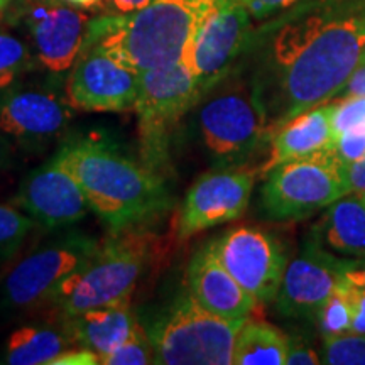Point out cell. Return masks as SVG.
<instances>
[{"instance_id": "25", "label": "cell", "mask_w": 365, "mask_h": 365, "mask_svg": "<svg viewBox=\"0 0 365 365\" xmlns=\"http://www.w3.org/2000/svg\"><path fill=\"white\" fill-rule=\"evenodd\" d=\"M34 220L9 205H0V261L11 259L33 230Z\"/></svg>"}, {"instance_id": "22", "label": "cell", "mask_w": 365, "mask_h": 365, "mask_svg": "<svg viewBox=\"0 0 365 365\" xmlns=\"http://www.w3.org/2000/svg\"><path fill=\"white\" fill-rule=\"evenodd\" d=\"M71 335L51 327H22L9 336L4 362L9 365H49L70 349Z\"/></svg>"}, {"instance_id": "11", "label": "cell", "mask_w": 365, "mask_h": 365, "mask_svg": "<svg viewBox=\"0 0 365 365\" xmlns=\"http://www.w3.org/2000/svg\"><path fill=\"white\" fill-rule=\"evenodd\" d=\"M223 267L259 303L276 299L287 266L286 250L276 237L257 227H235L212 240Z\"/></svg>"}, {"instance_id": "21", "label": "cell", "mask_w": 365, "mask_h": 365, "mask_svg": "<svg viewBox=\"0 0 365 365\" xmlns=\"http://www.w3.org/2000/svg\"><path fill=\"white\" fill-rule=\"evenodd\" d=\"M139 323L130 309V301L95 308L70 317L73 341L91 350L98 359L112 354L137 330Z\"/></svg>"}, {"instance_id": "4", "label": "cell", "mask_w": 365, "mask_h": 365, "mask_svg": "<svg viewBox=\"0 0 365 365\" xmlns=\"http://www.w3.org/2000/svg\"><path fill=\"white\" fill-rule=\"evenodd\" d=\"M196 124L203 149L213 163L242 164L271 137V120L257 80L227 81L200 100Z\"/></svg>"}, {"instance_id": "20", "label": "cell", "mask_w": 365, "mask_h": 365, "mask_svg": "<svg viewBox=\"0 0 365 365\" xmlns=\"http://www.w3.org/2000/svg\"><path fill=\"white\" fill-rule=\"evenodd\" d=\"M312 237L340 257H365V200L346 193L333 202L314 225Z\"/></svg>"}, {"instance_id": "28", "label": "cell", "mask_w": 365, "mask_h": 365, "mask_svg": "<svg viewBox=\"0 0 365 365\" xmlns=\"http://www.w3.org/2000/svg\"><path fill=\"white\" fill-rule=\"evenodd\" d=\"M100 364L105 365H148L154 364V352L150 345L148 331L140 325L137 330L112 354L100 359Z\"/></svg>"}, {"instance_id": "38", "label": "cell", "mask_w": 365, "mask_h": 365, "mask_svg": "<svg viewBox=\"0 0 365 365\" xmlns=\"http://www.w3.org/2000/svg\"><path fill=\"white\" fill-rule=\"evenodd\" d=\"M108 2H110L113 9H117L120 14H127V12L139 11V9L149 6L150 2H154V0H108Z\"/></svg>"}, {"instance_id": "35", "label": "cell", "mask_w": 365, "mask_h": 365, "mask_svg": "<svg viewBox=\"0 0 365 365\" xmlns=\"http://www.w3.org/2000/svg\"><path fill=\"white\" fill-rule=\"evenodd\" d=\"M100 364V359L97 354L91 350L81 349V350H65L59 354L56 359L49 365H97Z\"/></svg>"}, {"instance_id": "29", "label": "cell", "mask_w": 365, "mask_h": 365, "mask_svg": "<svg viewBox=\"0 0 365 365\" xmlns=\"http://www.w3.org/2000/svg\"><path fill=\"white\" fill-rule=\"evenodd\" d=\"M355 125H365V97H340L331 102L333 139Z\"/></svg>"}, {"instance_id": "17", "label": "cell", "mask_w": 365, "mask_h": 365, "mask_svg": "<svg viewBox=\"0 0 365 365\" xmlns=\"http://www.w3.org/2000/svg\"><path fill=\"white\" fill-rule=\"evenodd\" d=\"M188 291L205 309L228 322H247L259 301L223 267L212 242L203 245L188 264Z\"/></svg>"}, {"instance_id": "8", "label": "cell", "mask_w": 365, "mask_h": 365, "mask_svg": "<svg viewBox=\"0 0 365 365\" xmlns=\"http://www.w3.org/2000/svg\"><path fill=\"white\" fill-rule=\"evenodd\" d=\"M349 191L345 164L331 149L279 164L266 175L262 212L274 220H301L330 207Z\"/></svg>"}, {"instance_id": "27", "label": "cell", "mask_w": 365, "mask_h": 365, "mask_svg": "<svg viewBox=\"0 0 365 365\" xmlns=\"http://www.w3.org/2000/svg\"><path fill=\"white\" fill-rule=\"evenodd\" d=\"M322 364L328 365H365V333L323 339Z\"/></svg>"}, {"instance_id": "15", "label": "cell", "mask_w": 365, "mask_h": 365, "mask_svg": "<svg viewBox=\"0 0 365 365\" xmlns=\"http://www.w3.org/2000/svg\"><path fill=\"white\" fill-rule=\"evenodd\" d=\"M73 107L54 91L7 90L0 95V132L26 149H41L58 139L71 120Z\"/></svg>"}, {"instance_id": "16", "label": "cell", "mask_w": 365, "mask_h": 365, "mask_svg": "<svg viewBox=\"0 0 365 365\" xmlns=\"http://www.w3.org/2000/svg\"><path fill=\"white\" fill-rule=\"evenodd\" d=\"M16 203L48 230L70 227L90 210L83 190L56 156L26 176Z\"/></svg>"}, {"instance_id": "5", "label": "cell", "mask_w": 365, "mask_h": 365, "mask_svg": "<svg viewBox=\"0 0 365 365\" xmlns=\"http://www.w3.org/2000/svg\"><path fill=\"white\" fill-rule=\"evenodd\" d=\"M149 254V239L143 232H115L95 254L56 286L49 298L66 317L88 309L130 301Z\"/></svg>"}, {"instance_id": "42", "label": "cell", "mask_w": 365, "mask_h": 365, "mask_svg": "<svg viewBox=\"0 0 365 365\" xmlns=\"http://www.w3.org/2000/svg\"><path fill=\"white\" fill-rule=\"evenodd\" d=\"M33 2H36V4H48V2H51V0H33Z\"/></svg>"}, {"instance_id": "10", "label": "cell", "mask_w": 365, "mask_h": 365, "mask_svg": "<svg viewBox=\"0 0 365 365\" xmlns=\"http://www.w3.org/2000/svg\"><path fill=\"white\" fill-rule=\"evenodd\" d=\"M250 19L249 11L239 0L213 2L182 58L198 78L203 93L227 78L249 41Z\"/></svg>"}, {"instance_id": "1", "label": "cell", "mask_w": 365, "mask_h": 365, "mask_svg": "<svg viewBox=\"0 0 365 365\" xmlns=\"http://www.w3.org/2000/svg\"><path fill=\"white\" fill-rule=\"evenodd\" d=\"M365 0H313L277 22L257 76L271 134L299 113L330 103L362 65Z\"/></svg>"}, {"instance_id": "32", "label": "cell", "mask_w": 365, "mask_h": 365, "mask_svg": "<svg viewBox=\"0 0 365 365\" xmlns=\"http://www.w3.org/2000/svg\"><path fill=\"white\" fill-rule=\"evenodd\" d=\"M247 9L250 17L254 19H264L274 12L284 11L287 7H293L299 0H239Z\"/></svg>"}, {"instance_id": "2", "label": "cell", "mask_w": 365, "mask_h": 365, "mask_svg": "<svg viewBox=\"0 0 365 365\" xmlns=\"http://www.w3.org/2000/svg\"><path fill=\"white\" fill-rule=\"evenodd\" d=\"M83 190L90 210L112 232L135 228L163 215L171 205L161 175L122 154L100 137H81L56 153Z\"/></svg>"}, {"instance_id": "6", "label": "cell", "mask_w": 365, "mask_h": 365, "mask_svg": "<svg viewBox=\"0 0 365 365\" xmlns=\"http://www.w3.org/2000/svg\"><path fill=\"white\" fill-rule=\"evenodd\" d=\"M244 323L210 313L188 291L164 308L148 328L154 364H234L235 339Z\"/></svg>"}, {"instance_id": "30", "label": "cell", "mask_w": 365, "mask_h": 365, "mask_svg": "<svg viewBox=\"0 0 365 365\" xmlns=\"http://www.w3.org/2000/svg\"><path fill=\"white\" fill-rule=\"evenodd\" d=\"M331 150L345 166L365 156V125H355L333 139Z\"/></svg>"}, {"instance_id": "43", "label": "cell", "mask_w": 365, "mask_h": 365, "mask_svg": "<svg viewBox=\"0 0 365 365\" xmlns=\"http://www.w3.org/2000/svg\"><path fill=\"white\" fill-rule=\"evenodd\" d=\"M362 63H365V54H364V61Z\"/></svg>"}, {"instance_id": "37", "label": "cell", "mask_w": 365, "mask_h": 365, "mask_svg": "<svg viewBox=\"0 0 365 365\" xmlns=\"http://www.w3.org/2000/svg\"><path fill=\"white\" fill-rule=\"evenodd\" d=\"M344 277L349 281L357 282V284L365 286V257L346 259Z\"/></svg>"}, {"instance_id": "18", "label": "cell", "mask_w": 365, "mask_h": 365, "mask_svg": "<svg viewBox=\"0 0 365 365\" xmlns=\"http://www.w3.org/2000/svg\"><path fill=\"white\" fill-rule=\"evenodd\" d=\"M90 17L66 6L36 9L29 17L36 54L53 73H63L75 65L83 51Z\"/></svg>"}, {"instance_id": "7", "label": "cell", "mask_w": 365, "mask_h": 365, "mask_svg": "<svg viewBox=\"0 0 365 365\" xmlns=\"http://www.w3.org/2000/svg\"><path fill=\"white\" fill-rule=\"evenodd\" d=\"M203 95L198 78L185 59L171 66L139 73L134 110L140 156L149 170L163 175L170 164L173 134Z\"/></svg>"}, {"instance_id": "36", "label": "cell", "mask_w": 365, "mask_h": 365, "mask_svg": "<svg viewBox=\"0 0 365 365\" xmlns=\"http://www.w3.org/2000/svg\"><path fill=\"white\" fill-rule=\"evenodd\" d=\"M339 97H365V63H362L350 76Z\"/></svg>"}, {"instance_id": "26", "label": "cell", "mask_w": 365, "mask_h": 365, "mask_svg": "<svg viewBox=\"0 0 365 365\" xmlns=\"http://www.w3.org/2000/svg\"><path fill=\"white\" fill-rule=\"evenodd\" d=\"M29 66L31 54L27 46L16 36L0 33V90L11 88Z\"/></svg>"}, {"instance_id": "34", "label": "cell", "mask_w": 365, "mask_h": 365, "mask_svg": "<svg viewBox=\"0 0 365 365\" xmlns=\"http://www.w3.org/2000/svg\"><path fill=\"white\" fill-rule=\"evenodd\" d=\"M345 176L349 191L354 195L365 196V156L349 166H345Z\"/></svg>"}, {"instance_id": "24", "label": "cell", "mask_w": 365, "mask_h": 365, "mask_svg": "<svg viewBox=\"0 0 365 365\" xmlns=\"http://www.w3.org/2000/svg\"><path fill=\"white\" fill-rule=\"evenodd\" d=\"M314 319H317L318 330L323 339L345 335V333L352 331L354 307L341 282L328 296L325 303L319 307L317 314H314Z\"/></svg>"}, {"instance_id": "33", "label": "cell", "mask_w": 365, "mask_h": 365, "mask_svg": "<svg viewBox=\"0 0 365 365\" xmlns=\"http://www.w3.org/2000/svg\"><path fill=\"white\" fill-rule=\"evenodd\" d=\"M287 365H318L322 364V355L312 346L299 344V341L289 340V350H287Z\"/></svg>"}, {"instance_id": "39", "label": "cell", "mask_w": 365, "mask_h": 365, "mask_svg": "<svg viewBox=\"0 0 365 365\" xmlns=\"http://www.w3.org/2000/svg\"><path fill=\"white\" fill-rule=\"evenodd\" d=\"M12 159V145L11 140L0 132V171H4L11 164Z\"/></svg>"}, {"instance_id": "12", "label": "cell", "mask_w": 365, "mask_h": 365, "mask_svg": "<svg viewBox=\"0 0 365 365\" xmlns=\"http://www.w3.org/2000/svg\"><path fill=\"white\" fill-rule=\"evenodd\" d=\"M252 171L223 168L205 173L185 196L176 218V235L188 240L200 232L234 222L245 213L252 195Z\"/></svg>"}, {"instance_id": "3", "label": "cell", "mask_w": 365, "mask_h": 365, "mask_svg": "<svg viewBox=\"0 0 365 365\" xmlns=\"http://www.w3.org/2000/svg\"><path fill=\"white\" fill-rule=\"evenodd\" d=\"M215 0H154L139 11L90 21L83 49L144 73L175 65Z\"/></svg>"}, {"instance_id": "31", "label": "cell", "mask_w": 365, "mask_h": 365, "mask_svg": "<svg viewBox=\"0 0 365 365\" xmlns=\"http://www.w3.org/2000/svg\"><path fill=\"white\" fill-rule=\"evenodd\" d=\"M341 286L345 287L349 294L350 303L354 307V333H365V286L357 284V282L345 279L341 281Z\"/></svg>"}, {"instance_id": "13", "label": "cell", "mask_w": 365, "mask_h": 365, "mask_svg": "<svg viewBox=\"0 0 365 365\" xmlns=\"http://www.w3.org/2000/svg\"><path fill=\"white\" fill-rule=\"evenodd\" d=\"M346 257L323 249L309 237L296 257L287 261L282 274L276 308L293 319L314 318V314L344 279Z\"/></svg>"}, {"instance_id": "9", "label": "cell", "mask_w": 365, "mask_h": 365, "mask_svg": "<svg viewBox=\"0 0 365 365\" xmlns=\"http://www.w3.org/2000/svg\"><path fill=\"white\" fill-rule=\"evenodd\" d=\"M100 244L85 234H68L26 255L2 286L7 308H29L51 296L56 286L78 271Z\"/></svg>"}, {"instance_id": "44", "label": "cell", "mask_w": 365, "mask_h": 365, "mask_svg": "<svg viewBox=\"0 0 365 365\" xmlns=\"http://www.w3.org/2000/svg\"><path fill=\"white\" fill-rule=\"evenodd\" d=\"M364 200H365V196H364Z\"/></svg>"}, {"instance_id": "40", "label": "cell", "mask_w": 365, "mask_h": 365, "mask_svg": "<svg viewBox=\"0 0 365 365\" xmlns=\"http://www.w3.org/2000/svg\"><path fill=\"white\" fill-rule=\"evenodd\" d=\"M61 2L76 9H95L102 4V0H61Z\"/></svg>"}, {"instance_id": "19", "label": "cell", "mask_w": 365, "mask_h": 365, "mask_svg": "<svg viewBox=\"0 0 365 365\" xmlns=\"http://www.w3.org/2000/svg\"><path fill=\"white\" fill-rule=\"evenodd\" d=\"M331 102L318 105L277 127L269 137V156L261 173L267 175L279 164L331 149Z\"/></svg>"}, {"instance_id": "14", "label": "cell", "mask_w": 365, "mask_h": 365, "mask_svg": "<svg viewBox=\"0 0 365 365\" xmlns=\"http://www.w3.org/2000/svg\"><path fill=\"white\" fill-rule=\"evenodd\" d=\"M139 73L97 49H83L66 81V100L81 112L134 110Z\"/></svg>"}, {"instance_id": "23", "label": "cell", "mask_w": 365, "mask_h": 365, "mask_svg": "<svg viewBox=\"0 0 365 365\" xmlns=\"http://www.w3.org/2000/svg\"><path fill=\"white\" fill-rule=\"evenodd\" d=\"M289 339L279 328L264 322L240 327L234 345V365H286Z\"/></svg>"}, {"instance_id": "41", "label": "cell", "mask_w": 365, "mask_h": 365, "mask_svg": "<svg viewBox=\"0 0 365 365\" xmlns=\"http://www.w3.org/2000/svg\"><path fill=\"white\" fill-rule=\"evenodd\" d=\"M9 2H11V0H0V12H2L4 9L7 7V4H9Z\"/></svg>"}]
</instances>
